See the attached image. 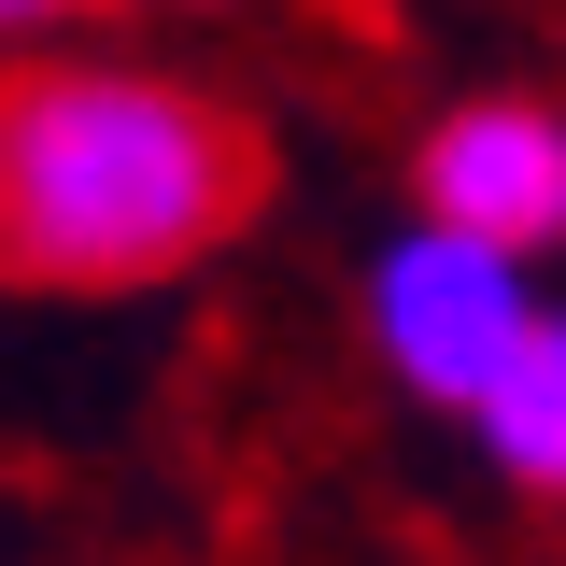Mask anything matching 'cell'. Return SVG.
<instances>
[{"instance_id":"obj_1","label":"cell","mask_w":566,"mask_h":566,"mask_svg":"<svg viewBox=\"0 0 566 566\" xmlns=\"http://www.w3.org/2000/svg\"><path fill=\"white\" fill-rule=\"evenodd\" d=\"M255 185H270V142L212 85L99 57H43L0 85V283H43V297L170 283L212 241H241Z\"/></svg>"},{"instance_id":"obj_2","label":"cell","mask_w":566,"mask_h":566,"mask_svg":"<svg viewBox=\"0 0 566 566\" xmlns=\"http://www.w3.org/2000/svg\"><path fill=\"white\" fill-rule=\"evenodd\" d=\"M524 312H538L524 270L482 255V241H453V227H411V241L368 270V340H382V368L411 382L424 411H468L482 368L524 340Z\"/></svg>"},{"instance_id":"obj_3","label":"cell","mask_w":566,"mask_h":566,"mask_svg":"<svg viewBox=\"0 0 566 566\" xmlns=\"http://www.w3.org/2000/svg\"><path fill=\"white\" fill-rule=\"evenodd\" d=\"M411 199H424V227L482 241L510 270L566 255V114L553 99H453L411 156Z\"/></svg>"},{"instance_id":"obj_4","label":"cell","mask_w":566,"mask_h":566,"mask_svg":"<svg viewBox=\"0 0 566 566\" xmlns=\"http://www.w3.org/2000/svg\"><path fill=\"white\" fill-rule=\"evenodd\" d=\"M468 424H482V453L524 495H566V312H524V340L482 368Z\"/></svg>"},{"instance_id":"obj_5","label":"cell","mask_w":566,"mask_h":566,"mask_svg":"<svg viewBox=\"0 0 566 566\" xmlns=\"http://www.w3.org/2000/svg\"><path fill=\"white\" fill-rule=\"evenodd\" d=\"M43 14H71V0H0V29H43Z\"/></svg>"}]
</instances>
